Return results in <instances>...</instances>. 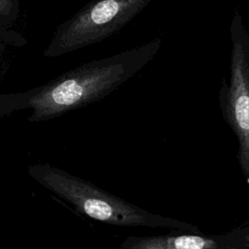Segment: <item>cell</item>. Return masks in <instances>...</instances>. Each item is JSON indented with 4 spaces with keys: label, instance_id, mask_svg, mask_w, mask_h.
I'll return each instance as SVG.
<instances>
[{
    "label": "cell",
    "instance_id": "3",
    "mask_svg": "<svg viewBox=\"0 0 249 249\" xmlns=\"http://www.w3.org/2000/svg\"><path fill=\"white\" fill-rule=\"evenodd\" d=\"M231 38L230 80L223 79L219 106L237 139L238 163L249 182V33L238 12L231 23Z\"/></svg>",
    "mask_w": 249,
    "mask_h": 249
},
{
    "label": "cell",
    "instance_id": "1",
    "mask_svg": "<svg viewBox=\"0 0 249 249\" xmlns=\"http://www.w3.org/2000/svg\"><path fill=\"white\" fill-rule=\"evenodd\" d=\"M159 48L160 41H153L87 62L26 91L0 93V119L29 110L28 122H43L97 101L139 72Z\"/></svg>",
    "mask_w": 249,
    "mask_h": 249
},
{
    "label": "cell",
    "instance_id": "6",
    "mask_svg": "<svg viewBox=\"0 0 249 249\" xmlns=\"http://www.w3.org/2000/svg\"><path fill=\"white\" fill-rule=\"evenodd\" d=\"M13 7L12 0H0V16L7 15L11 12Z\"/></svg>",
    "mask_w": 249,
    "mask_h": 249
},
{
    "label": "cell",
    "instance_id": "5",
    "mask_svg": "<svg viewBox=\"0 0 249 249\" xmlns=\"http://www.w3.org/2000/svg\"><path fill=\"white\" fill-rule=\"evenodd\" d=\"M190 233V232H189ZM160 234L149 236H127L122 249H215L216 240L198 234Z\"/></svg>",
    "mask_w": 249,
    "mask_h": 249
},
{
    "label": "cell",
    "instance_id": "4",
    "mask_svg": "<svg viewBox=\"0 0 249 249\" xmlns=\"http://www.w3.org/2000/svg\"><path fill=\"white\" fill-rule=\"evenodd\" d=\"M150 1H93L56 29L44 56H60L102 41L130 21Z\"/></svg>",
    "mask_w": 249,
    "mask_h": 249
},
{
    "label": "cell",
    "instance_id": "2",
    "mask_svg": "<svg viewBox=\"0 0 249 249\" xmlns=\"http://www.w3.org/2000/svg\"><path fill=\"white\" fill-rule=\"evenodd\" d=\"M27 173L42 187L93 220L112 226L164 228L200 233L196 226L153 214L50 163L29 164Z\"/></svg>",
    "mask_w": 249,
    "mask_h": 249
}]
</instances>
